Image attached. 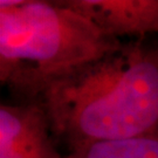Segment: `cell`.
Returning <instances> with one entry per match:
<instances>
[{
    "mask_svg": "<svg viewBox=\"0 0 158 158\" xmlns=\"http://www.w3.org/2000/svg\"><path fill=\"white\" fill-rule=\"evenodd\" d=\"M109 35L158 36V0H62Z\"/></svg>",
    "mask_w": 158,
    "mask_h": 158,
    "instance_id": "277c9868",
    "label": "cell"
},
{
    "mask_svg": "<svg viewBox=\"0 0 158 158\" xmlns=\"http://www.w3.org/2000/svg\"><path fill=\"white\" fill-rule=\"evenodd\" d=\"M122 42L62 0L0 1V82L19 103Z\"/></svg>",
    "mask_w": 158,
    "mask_h": 158,
    "instance_id": "7a4b0ae2",
    "label": "cell"
},
{
    "mask_svg": "<svg viewBox=\"0 0 158 158\" xmlns=\"http://www.w3.org/2000/svg\"><path fill=\"white\" fill-rule=\"evenodd\" d=\"M38 101L68 151L158 135V36L122 42L53 82Z\"/></svg>",
    "mask_w": 158,
    "mask_h": 158,
    "instance_id": "6da1fadb",
    "label": "cell"
},
{
    "mask_svg": "<svg viewBox=\"0 0 158 158\" xmlns=\"http://www.w3.org/2000/svg\"><path fill=\"white\" fill-rule=\"evenodd\" d=\"M66 158H158V135L94 142L68 151Z\"/></svg>",
    "mask_w": 158,
    "mask_h": 158,
    "instance_id": "5b68a950",
    "label": "cell"
},
{
    "mask_svg": "<svg viewBox=\"0 0 158 158\" xmlns=\"http://www.w3.org/2000/svg\"><path fill=\"white\" fill-rule=\"evenodd\" d=\"M0 158H66L39 101L0 104Z\"/></svg>",
    "mask_w": 158,
    "mask_h": 158,
    "instance_id": "3957f363",
    "label": "cell"
}]
</instances>
